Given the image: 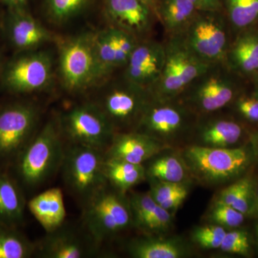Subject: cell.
Masks as SVG:
<instances>
[{"label": "cell", "instance_id": "37", "mask_svg": "<svg viewBox=\"0 0 258 258\" xmlns=\"http://www.w3.org/2000/svg\"><path fill=\"white\" fill-rule=\"evenodd\" d=\"M239 111L247 119L258 121V99L253 98H242L237 103Z\"/></svg>", "mask_w": 258, "mask_h": 258}, {"label": "cell", "instance_id": "41", "mask_svg": "<svg viewBox=\"0 0 258 258\" xmlns=\"http://www.w3.org/2000/svg\"><path fill=\"white\" fill-rule=\"evenodd\" d=\"M252 144H253L254 152H255L258 158V133L254 136L253 139H252Z\"/></svg>", "mask_w": 258, "mask_h": 258}, {"label": "cell", "instance_id": "1", "mask_svg": "<svg viewBox=\"0 0 258 258\" xmlns=\"http://www.w3.org/2000/svg\"><path fill=\"white\" fill-rule=\"evenodd\" d=\"M66 145L58 117H52L39 128L12 165L14 178L24 191L40 189L60 172Z\"/></svg>", "mask_w": 258, "mask_h": 258}, {"label": "cell", "instance_id": "19", "mask_svg": "<svg viewBox=\"0 0 258 258\" xmlns=\"http://www.w3.org/2000/svg\"><path fill=\"white\" fill-rule=\"evenodd\" d=\"M103 171L107 182L123 194L142 182L147 176L143 164L108 158L105 159Z\"/></svg>", "mask_w": 258, "mask_h": 258}, {"label": "cell", "instance_id": "33", "mask_svg": "<svg viewBox=\"0 0 258 258\" xmlns=\"http://www.w3.org/2000/svg\"><path fill=\"white\" fill-rule=\"evenodd\" d=\"M150 194L158 205H163L181 195H188V190L181 183L159 181L153 185Z\"/></svg>", "mask_w": 258, "mask_h": 258}, {"label": "cell", "instance_id": "7", "mask_svg": "<svg viewBox=\"0 0 258 258\" xmlns=\"http://www.w3.org/2000/svg\"><path fill=\"white\" fill-rule=\"evenodd\" d=\"M53 77V60L47 51L18 52L4 62L0 81L5 91L16 95L45 91Z\"/></svg>", "mask_w": 258, "mask_h": 258}, {"label": "cell", "instance_id": "45", "mask_svg": "<svg viewBox=\"0 0 258 258\" xmlns=\"http://www.w3.org/2000/svg\"><path fill=\"white\" fill-rule=\"evenodd\" d=\"M256 200H257V205L258 207V190H257V196H256Z\"/></svg>", "mask_w": 258, "mask_h": 258}, {"label": "cell", "instance_id": "14", "mask_svg": "<svg viewBox=\"0 0 258 258\" xmlns=\"http://www.w3.org/2000/svg\"><path fill=\"white\" fill-rule=\"evenodd\" d=\"M185 123L184 112L179 108L148 103L136 131L160 141L179 133L184 128Z\"/></svg>", "mask_w": 258, "mask_h": 258}, {"label": "cell", "instance_id": "9", "mask_svg": "<svg viewBox=\"0 0 258 258\" xmlns=\"http://www.w3.org/2000/svg\"><path fill=\"white\" fill-rule=\"evenodd\" d=\"M93 101L106 115L115 133L120 128L137 126L148 102L144 88L126 81L102 91Z\"/></svg>", "mask_w": 258, "mask_h": 258}, {"label": "cell", "instance_id": "10", "mask_svg": "<svg viewBox=\"0 0 258 258\" xmlns=\"http://www.w3.org/2000/svg\"><path fill=\"white\" fill-rule=\"evenodd\" d=\"M36 244L37 257L42 258H83L98 255L100 247L91 238L83 226L64 222Z\"/></svg>", "mask_w": 258, "mask_h": 258}, {"label": "cell", "instance_id": "27", "mask_svg": "<svg viewBox=\"0 0 258 258\" xmlns=\"http://www.w3.org/2000/svg\"><path fill=\"white\" fill-rule=\"evenodd\" d=\"M252 192V181L248 178H243L222 190L216 203L229 205L245 215L250 210Z\"/></svg>", "mask_w": 258, "mask_h": 258}, {"label": "cell", "instance_id": "36", "mask_svg": "<svg viewBox=\"0 0 258 258\" xmlns=\"http://www.w3.org/2000/svg\"><path fill=\"white\" fill-rule=\"evenodd\" d=\"M234 59L244 71L252 72L258 69V59L240 43H237L233 51Z\"/></svg>", "mask_w": 258, "mask_h": 258}, {"label": "cell", "instance_id": "43", "mask_svg": "<svg viewBox=\"0 0 258 258\" xmlns=\"http://www.w3.org/2000/svg\"><path fill=\"white\" fill-rule=\"evenodd\" d=\"M4 59H3V54L0 50V73H1L2 69H3V64H4Z\"/></svg>", "mask_w": 258, "mask_h": 258}, {"label": "cell", "instance_id": "16", "mask_svg": "<svg viewBox=\"0 0 258 258\" xmlns=\"http://www.w3.org/2000/svg\"><path fill=\"white\" fill-rule=\"evenodd\" d=\"M25 191L14 176L0 169V227L18 228L25 217Z\"/></svg>", "mask_w": 258, "mask_h": 258}, {"label": "cell", "instance_id": "18", "mask_svg": "<svg viewBox=\"0 0 258 258\" xmlns=\"http://www.w3.org/2000/svg\"><path fill=\"white\" fill-rule=\"evenodd\" d=\"M233 96L231 83L216 75L210 76L199 83L195 92V101L203 111L212 112L225 106Z\"/></svg>", "mask_w": 258, "mask_h": 258}, {"label": "cell", "instance_id": "38", "mask_svg": "<svg viewBox=\"0 0 258 258\" xmlns=\"http://www.w3.org/2000/svg\"><path fill=\"white\" fill-rule=\"evenodd\" d=\"M239 43L245 47L251 53L258 59V37L247 36L241 39Z\"/></svg>", "mask_w": 258, "mask_h": 258}, {"label": "cell", "instance_id": "42", "mask_svg": "<svg viewBox=\"0 0 258 258\" xmlns=\"http://www.w3.org/2000/svg\"><path fill=\"white\" fill-rule=\"evenodd\" d=\"M189 1H191L195 5L196 8H202L201 0H189Z\"/></svg>", "mask_w": 258, "mask_h": 258}, {"label": "cell", "instance_id": "22", "mask_svg": "<svg viewBox=\"0 0 258 258\" xmlns=\"http://www.w3.org/2000/svg\"><path fill=\"white\" fill-rule=\"evenodd\" d=\"M36 244L18 228L0 227V258H29L35 255Z\"/></svg>", "mask_w": 258, "mask_h": 258}, {"label": "cell", "instance_id": "29", "mask_svg": "<svg viewBox=\"0 0 258 258\" xmlns=\"http://www.w3.org/2000/svg\"><path fill=\"white\" fill-rule=\"evenodd\" d=\"M231 21L238 28L248 26L258 18V0H227Z\"/></svg>", "mask_w": 258, "mask_h": 258}, {"label": "cell", "instance_id": "44", "mask_svg": "<svg viewBox=\"0 0 258 258\" xmlns=\"http://www.w3.org/2000/svg\"><path fill=\"white\" fill-rule=\"evenodd\" d=\"M142 1L144 2L145 4H147V3H149V2H150L151 0H142Z\"/></svg>", "mask_w": 258, "mask_h": 258}, {"label": "cell", "instance_id": "4", "mask_svg": "<svg viewBox=\"0 0 258 258\" xmlns=\"http://www.w3.org/2000/svg\"><path fill=\"white\" fill-rule=\"evenodd\" d=\"M42 111L32 101L0 107V169L12 166L40 128Z\"/></svg>", "mask_w": 258, "mask_h": 258}, {"label": "cell", "instance_id": "30", "mask_svg": "<svg viewBox=\"0 0 258 258\" xmlns=\"http://www.w3.org/2000/svg\"><path fill=\"white\" fill-rule=\"evenodd\" d=\"M88 0H47L48 14L56 23H63L79 14Z\"/></svg>", "mask_w": 258, "mask_h": 258}, {"label": "cell", "instance_id": "34", "mask_svg": "<svg viewBox=\"0 0 258 258\" xmlns=\"http://www.w3.org/2000/svg\"><path fill=\"white\" fill-rule=\"evenodd\" d=\"M220 248L229 253L248 255L250 252V245L247 232L243 230L226 232Z\"/></svg>", "mask_w": 258, "mask_h": 258}, {"label": "cell", "instance_id": "46", "mask_svg": "<svg viewBox=\"0 0 258 258\" xmlns=\"http://www.w3.org/2000/svg\"><path fill=\"white\" fill-rule=\"evenodd\" d=\"M257 236H258V225H257Z\"/></svg>", "mask_w": 258, "mask_h": 258}, {"label": "cell", "instance_id": "32", "mask_svg": "<svg viewBox=\"0 0 258 258\" xmlns=\"http://www.w3.org/2000/svg\"><path fill=\"white\" fill-rule=\"evenodd\" d=\"M244 214L224 204L215 203L210 215V220L222 227H237L243 223Z\"/></svg>", "mask_w": 258, "mask_h": 258}, {"label": "cell", "instance_id": "12", "mask_svg": "<svg viewBox=\"0 0 258 258\" xmlns=\"http://www.w3.org/2000/svg\"><path fill=\"white\" fill-rule=\"evenodd\" d=\"M227 35L223 25L211 17L197 19L191 23L186 46L203 62L220 60L225 53Z\"/></svg>", "mask_w": 258, "mask_h": 258}, {"label": "cell", "instance_id": "5", "mask_svg": "<svg viewBox=\"0 0 258 258\" xmlns=\"http://www.w3.org/2000/svg\"><path fill=\"white\" fill-rule=\"evenodd\" d=\"M58 68L61 82L69 92H81L103 80L95 53L94 33L86 32L62 42Z\"/></svg>", "mask_w": 258, "mask_h": 258}, {"label": "cell", "instance_id": "2", "mask_svg": "<svg viewBox=\"0 0 258 258\" xmlns=\"http://www.w3.org/2000/svg\"><path fill=\"white\" fill-rule=\"evenodd\" d=\"M82 226L97 245L134 225L129 200L107 183L82 207Z\"/></svg>", "mask_w": 258, "mask_h": 258}, {"label": "cell", "instance_id": "31", "mask_svg": "<svg viewBox=\"0 0 258 258\" xmlns=\"http://www.w3.org/2000/svg\"><path fill=\"white\" fill-rule=\"evenodd\" d=\"M223 227L218 225L198 227L193 232V240L205 249L220 248L226 235Z\"/></svg>", "mask_w": 258, "mask_h": 258}, {"label": "cell", "instance_id": "25", "mask_svg": "<svg viewBox=\"0 0 258 258\" xmlns=\"http://www.w3.org/2000/svg\"><path fill=\"white\" fill-rule=\"evenodd\" d=\"M166 62V55L160 45L144 43L135 47L126 69H149L160 75Z\"/></svg>", "mask_w": 258, "mask_h": 258}, {"label": "cell", "instance_id": "35", "mask_svg": "<svg viewBox=\"0 0 258 258\" xmlns=\"http://www.w3.org/2000/svg\"><path fill=\"white\" fill-rule=\"evenodd\" d=\"M171 223V215L169 211L157 205L155 210L149 218L143 232L147 233L157 232L165 230Z\"/></svg>", "mask_w": 258, "mask_h": 258}, {"label": "cell", "instance_id": "3", "mask_svg": "<svg viewBox=\"0 0 258 258\" xmlns=\"http://www.w3.org/2000/svg\"><path fill=\"white\" fill-rule=\"evenodd\" d=\"M105 152L66 144L60 171L66 189L81 207L107 184Z\"/></svg>", "mask_w": 258, "mask_h": 258}, {"label": "cell", "instance_id": "20", "mask_svg": "<svg viewBox=\"0 0 258 258\" xmlns=\"http://www.w3.org/2000/svg\"><path fill=\"white\" fill-rule=\"evenodd\" d=\"M128 251L132 257L136 258H179L185 254V249L177 241L150 237L132 241Z\"/></svg>", "mask_w": 258, "mask_h": 258}, {"label": "cell", "instance_id": "21", "mask_svg": "<svg viewBox=\"0 0 258 258\" xmlns=\"http://www.w3.org/2000/svg\"><path fill=\"white\" fill-rule=\"evenodd\" d=\"M166 62L172 67L185 86L205 74L208 70V63L198 58L186 46L171 48L166 55Z\"/></svg>", "mask_w": 258, "mask_h": 258}, {"label": "cell", "instance_id": "23", "mask_svg": "<svg viewBox=\"0 0 258 258\" xmlns=\"http://www.w3.org/2000/svg\"><path fill=\"white\" fill-rule=\"evenodd\" d=\"M242 133V128L235 122L217 120L205 127L202 140L208 147L228 148L238 142Z\"/></svg>", "mask_w": 258, "mask_h": 258}, {"label": "cell", "instance_id": "8", "mask_svg": "<svg viewBox=\"0 0 258 258\" xmlns=\"http://www.w3.org/2000/svg\"><path fill=\"white\" fill-rule=\"evenodd\" d=\"M186 166L195 176L208 183L225 182L245 170L250 157L243 148L191 146L184 152Z\"/></svg>", "mask_w": 258, "mask_h": 258}, {"label": "cell", "instance_id": "17", "mask_svg": "<svg viewBox=\"0 0 258 258\" xmlns=\"http://www.w3.org/2000/svg\"><path fill=\"white\" fill-rule=\"evenodd\" d=\"M28 207L46 232L55 230L66 222L67 214L60 188H49L39 193L29 201Z\"/></svg>", "mask_w": 258, "mask_h": 258}, {"label": "cell", "instance_id": "24", "mask_svg": "<svg viewBox=\"0 0 258 258\" xmlns=\"http://www.w3.org/2000/svg\"><path fill=\"white\" fill-rule=\"evenodd\" d=\"M94 48L97 62L103 79L118 67L114 29H106L94 33Z\"/></svg>", "mask_w": 258, "mask_h": 258}, {"label": "cell", "instance_id": "40", "mask_svg": "<svg viewBox=\"0 0 258 258\" xmlns=\"http://www.w3.org/2000/svg\"><path fill=\"white\" fill-rule=\"evenodd\" d=\"M202 8L207 10H214L218 7V0H201Z\"/></svg>", "mask_w": 258, "mask_h": 258}, {"label": "cell", "instance_id": "6", "mask_svg": "<svg viewBox=\"0 0 258 258\" xmlns=\"http://www.w3.org/2000/svg\"><path fill=\"white\" fill-rule=\"evenodd\" d=\"M57 117L66 144L105 152L115 134L106 115L91 101L73 106Z\"/></svg>", "mask_w": 258, "mask_h": 258}, {"label": "cell", "instance_id": "15", "mask_svg": "<svg viewBox=\"0 0 258 258\" xmlns=\"http://www.w3.org/2000/svg\"><path fill=\"white\" fill-rule=\"evenodd\" d=\"M106 12L114 28L131 35L143 32L149 26V10L142 0H106Z\"/></svg>", "mask_w": 258, "mask_h": 258}, {"label": "cell", "instance_id": "13", "mask_svg": "<svg viewBox=\"0 0 258 258\" xmlns=\"http://www.w3.org/2000/svg\"><path fill=\"white\" fill-rule=\"evenodd\" d=\"M167 146L160 141L134 131L117 132L105 152L108 159H118L135 164H143Z\"/></svg>", "mask_w": 258, "mask_h": 258}, {"label": "cell", "instance_id": "11", "mask_svg": "<svg viewBox=\"0 0 258 258\" xmlns=\"http://www.w3.org/2000/svg\"><path fill=\"white\" fill-rule=\"evenodd\" d=\"M1 29L16 52L37 50L52 39V33L29 14L28 10L7 8L2 17Z\"/></svg>", "mask_w": 258, "mask_h": 258}, {"label": "cell", "instance_id": "39", "mask_svg": "<svg viewBox=\"0 0 258 258\" xmlns=\"http://www.w3.org/2000/svg\"><path fill=\"white\" fill-rule=\"evenodd\" d=\"M8 9L27 10L29 0H0Z\"/></svg>", "mask_w": 258, "mask_h": 258}, {"label": "cell", "instance_id": "28", "mask_svg": "<svg viewBox=\"0 0 258 258\" xmlns=\"http://www.w3.org/2000/svg\"><path fill=\"white\" fill-rule=\"evenodd\" d=\"M196 8L189 0H167L162 10L166 28L177 30L184 26L192 16Z\"/></svg>", "mask_w": 258, "mask_h": 258}, {"label": "cell", "instance_id": "26", "mask_svg": "<svg viewBox=\"0 0 258 258\" xmlns=\"http://www.w3.org/2000/svg\"><path fill=\"white\" fill-rule=\"evenodd\" d=\"M183 163L174 156H166L153 161L146 173L151 179L166 182L181 183L186 177Z\"/></svg>", "mask_w": 258, "mask_h": 258}]
</instances>
